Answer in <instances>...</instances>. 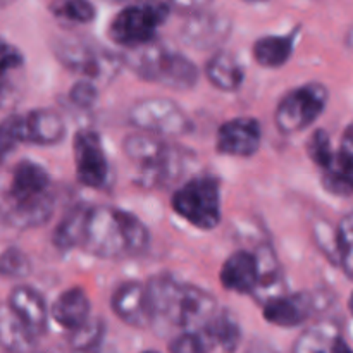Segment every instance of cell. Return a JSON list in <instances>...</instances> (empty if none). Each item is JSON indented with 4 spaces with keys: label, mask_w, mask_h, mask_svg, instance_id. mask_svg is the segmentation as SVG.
<instances>
[{
    "label": "cell",
    "mask_w": 353,
    "mask_h": 353,
    "mask_svg": "<svg viewBox=\"0 0 353 353\" xmlns=\"http://www.w3.org/2000/svg\"><path fill=\"white\" fill-rule=\"evenodd\" d=\"M54 209L52 178L47 169L33 161L17 162L0 193V219L16 230H33L47 224Z\"/></svg>",
    "instance_id": "1"
},
{
    "label": "cell",
    "mask_w": 353,
    "mask_h": 353,
    "mask_svg": "<svg viewBox=\"0 0 353 353\" xmlns=\"http://www.w3.org/2000/svg\"><path fill=\"white\" fill-rule=\"evenodd\" d=\"M150 247V231L130 210L112 205H90L81 248L97 259L137 257Z\"/></svg>",
    "instance_id": "2"
},
{
    "label": "cell",
    "mask_w": 353,
    "mask_h": 353,
    "mask_svg": "<svg viewBox=\"0 0 353 353\" xmlns=\"http://www.w3.org/2000/svg\"><path fill=\"white\" fill-rule=\"evenodd\" d=\"M121 59L124 68L130 69L141 81L169 90H192L200 79V69L192 59L181 52L171 50L157 40L143 47L124 50Z\"/></svg>",
    "instance_id": "3"
},
{
    "label": "cell",
    "mask_w": 353,
    "mask_h": 353,
    "mask_svg": "<svg viewBox=\"0 0 353 353\" xmlns=\"http://www.w3.org/2000/svg\"><path fill=\"white\" fill-rule=\"evenodd\" d=\"M123 152L138 168L137 183L143 188H164L179 178L183 155L165 138L134 131L123 140Z\"/></svg>",
    "instance_id": "4"
},
{
    "label": "cell",
    "mask_w": 353,
    "mask_h": 353,
    "mask_svg": "<svg viewBox=\"0 0 353 353\" xmlns=\"http://www.w3.org/2000/svg\"><path fill=\"white\" fill-rule=\"evenodd\" d=\"M171 10L169 3L162 0H140L130 3L112 17L107 34L124 50L143 47L157 40L159 30L169 19Z\"/></svg>",
    "instance_id": "5"
},
{
    "label": "cell",
    "mask_w": 353,
    "mask_h": 353,
    "mask_svg": "<svg viewBox=\"0 0 353 353\" xmlns=\"http://www.w3.org/2000/svg\"><path fill=\"white\" fill-rule=\"evenodd\" d=\"M171 207L183 221L200 231L216 230L223 219L221 181L212 174L195 176L174 190Z\"/></svg>",
    "instance_id": "6"
},
{
    "label": "cell",
    "mask_w": 353,
    "mask_h": 353,
    "mask_svg": "<svg viewBox=\"0 0 353 353\" xmlns=\"http://www.w3.org/2000/svg\"><path fill=\"white\" fill-rule=\"evenodd\" d=\"M52 50L62 68L74 72L79 78L92 79L97 85L114 79L124 68L121 55L79 38L57 40L52 45Z\"/></svg>",
    "instance_id": "7"
},
{
    "label": "cell",
    "mask_w": 353,
    "mask_h": 353,
    "mask_svg": "<svg viewBox=\"0 0 353 353\" xmlns=\"http://www.w3.org/2000/svg\"><path fill=\"white\" fill-rule=\"evenodd\" d=\"M330 90L319 81H309L283 95L274 110L276 130L285 137L309 130L326 110Z\"/></svg>",
    "instance_id": "8"
},
{
    "label": "cell",
    "mask_w": 353,
    "mask_h": 353,
    "mask_svg": "<svg viewBox=\"0 0 353 353\" xmlns=\"http://www.w3.org/2000/svg\"><path fill=\"white\" fill-rule=\"evenodd\" d=\"M128 123L137 131L161 138L186 137L193 131V121L176 100L169 97H145L128 110Z\"/></svg>",
    "instance_id": "9"
},
{
    "label": "cell",
    "mask_w": 353,
    "mask_h": 353,
    "mask_svg": "<svg viewBox=\"0 0 353 353\" xmlns=\"http://www.w3.org/2000/svg\"><path fill=\"white\" fill-rule=\"evenodd\" d=\"M76 179L90 190H105L110 183V162L103 148L102 138L95 130L76 131L72 138Z\"/></svg>",
    "instance_id": "10"
},
{
    "label": "cell",
    "mask_w": 353,
    "mask_h": 353,
    "mask_svg": "<svg viewBox=\"0 0 353 353\" xmlns=\"http://www.w3.org/2000/svg\"><path fill=\"white\" fill-rule=\"evenodd\" d=\"M185 283L169 272H157L145 283L150 327L159 336L178 331L179 302Z\"/></svg>",
    "instance_id": "11"
},
{
    "label": "cell",
    "mask_w": 353,
    "mask_h": 353,
    "mask_svg": "<svg viewBox=\"0 0 353 353\" xmlns=\"http://www.w3.org/2000/svg\"><path fill=\"white\" fill-rule=\"evenodd\" d=\"M262 145V124L255 117L224 121L216 133V152L226 157H254Z\"/></svg>",
    "instance_id": "12"
},
{
    "label": "cell",
    "mask_w": 353,
    "mask_h": 353,
    "mask_svg": "<svg viewBox=\"0 0 353 353\" xmlns=\"http://www.w3.org/2000/svg\"><path fill=\"white\" fill-rule=\"evenodd\" d=\"M233 23L228 16L212 10L190 14L181 28V41L195 50H216L230 38Z\"/></svg>",
    "instance_id": "13"
},
{
    "label": "cell",
    "mask_w": 353,
    "mask_h": 353,
    "mask_svg": "<svg viewBox=\"0 0 353 353\" xmlns=\"http://www.w3.org/2000/svg\"><path fill=\"white\" fill-rule=\"evenodd\" d=\"M321 296L312 292L283 293L262 305V314L269 324L278 327H299L321 309Z\"/></svg>",
    "instance_id": "14"
},
{
    "label": "cell",
    "mask_w": 353,
    "mask_h": 353,
    "mask_svg": "<svg viewBox=\"0 0 353 353\" xmlns=\"http://www.w3.org/2000/svg\"><path fill=\"white\" fill-rule=\"evenodd\" d=\"M110 309L114 316L126 326L134 330L150 327L145 283L133 281V279L121 283L110 296Z\"/></svg>",
    "instance_id": "15"
},
{
    "label": "cell",
    "mask_w": 353,
    "mask_h": 353,
    "mask_svg": "<svg viewBox=\"0 0 353 353\" xmlns=\"http://www.w3.org/2000/svg\"><path fill=\"white\" fill-rule=\"evenodd\" d=\"M7 307L34 338L45 333L50 319V307L40 292L28 285L14 286L9 293Z\"/></svg>",
    "instance_id": "16"
},
{
    "label": "cell",
    "mask_w": 353,
    "mask_h": 353,
    "mask_svg": "<svg viewBox=\"0 0 353 353\" xmlns=\"http://www.w3.org/2000/svg\"><path fill=\"white\" fill-rule=\"evenodd\" d=\"M254 254L259 264V283L250 296L259 305H264L269 300L288 292V285L281 262L271 243H261Z\"/></svg>",
    "instance_id": "17"
},
{
    "label": "cell",
    "mask_w": 353,
    "mask_h": 353,
    "mask_svg": "<svg viewBox=\"0 0 353 353\" xmlns=\"http://www.w3.org/2000/svg\"><path fill=\"white\" fill-rule=\"evenodd\" d=\"M219 312V303L216 296L196 285L185 283L179 302L178 333L186 330L205 327Z\"/></svg>",
    "instance_id": "18"
},
{
    "label": "cell",
    "mask_w": 353,
    "mask_h": 353,
    "mask_svg": "<svg viewBox=\"0 0 353 353\" xmlns=\"http://www.w3.org/2000/svg\"><path fill=\"white\" fill-rule=\"evenodd\" d=\"M24 145L38 147H55L65 138V121L57 110L50 107H40L23 114Z\"/></svg>",
    "instance_id": "19"
},
{
    "label": "cell",
    "mask_w": 353,
    "mask_h": 353,
    "mask_svg": "<svg viewBox=\"0 0 353 353\" xmlns=\"http://www.w3.org/2000/svg\"><path fill=\"white\" fill-rule=\"evenodd\" d=\"M219 281L228 292L252 295L259 283V264L254 252H233L221 265Z\"/></svg>",
    "instance_id": "20"
},
{
    "label": "cell",
    "mask_w": 353,
    "mask_h": 353,
    "mask_svg": "<svg viewBox=\"0 0 353 353\" xmlns=\"http://www.w3.org/2000/svg\"><path fill=\"white\" fill-rule=\"evenodd\" d=\"M50 317L57 326L68 331L83 326L92 317V303L85 290L79 286L64 290L52 303Z\"/></svg>",
    "instance_id": "21"
},
{
    "label": "cell",
    "mask_w": 353,
    "mask_h": 353,
    "mask_svg": "<svg viewBox=\"0 0 353 353\" xmlns=\"http://www.w3.org/2000/svg\"><path fill=\"white\" fill-rule=\"evenodd\" d=\"M203 76L219 92L234 93L243 86L245 68L231 52L216 50L203 65Z\"/></svg>",
    "instance_id": "22"
},
{
    "label": "cell",
    "mask_w": 353,
    "mask_h": 353,
    "mask_svg": "<svg viewBox=\"0 0 353 353\" xmlns=\"http://www.w3.org/2000/svg\"><path fill=\"white\" fill-rule=\"evenodd\" d=\"M300 28L281 34H265L252 45V57L261 68L279 69L292 59L299 40Z\"/></svg>",
    "instance_id": "23"
},
{
    "label": "cell",
    "mask_w": 353,
    "mask_h": 353,
    "mask_svg": "<svg viewBox=\"0 0 353 353\" xmlns=\"http://www.w3.org/2000/svg\"><path fill=\"white\" fill-rule=\"evenodd\" d=\"M293 353H353L336 324L317 323L307 327L293 345Z\"/></svg>",
    "instance_id": "24"
},
{
    "label": "cell",
    "mask_w": 353,
    "mask_h": 353,
    "mask_svg": "<svg viewBox=\"0 0 353 353\" xmlns=\"http://www.w3.org/2000/svg\"><path fill=\"white\" fill-rule=\"evenodd\" d=\"M90 205H74L64 214L52 233V243L57 250L71 252L74 248H81L83 233H85L86 214Z\"/></svg>",
    "instance_id": "25"
},
{
    "label": "cell",
    "mask_w": 353,
    "mask_h": 353,
    "mask_svg": "<svg viewBox=\"0 0 353 353\" xmlns=\"http://www.w3.org/2000/svg\"><path fill=\"white\" fill-rule=\"evenodd\" d=\"M323 185L334 195H353V155L336 148L333 161L323 171Z\"/></svg>",
    "instance_id": "26"
},
{
    "label": "cell",
    "mask_w": 353,
    "mask_h": 353,
    "mask_svg": "<svg viewBox=\"0 0 353 353\" xmlns=\"http://www.w3.org/2000/svg\"><path fill=\"white\" fill-rule=\"evenodd\" d=\"M34 336L7 305H0V345L10 353H30Z\"/></svg>",
    "instance_id": "27"
},
{
    "label": "cell",
    "mask_w": 353,
    "mask_h": 353,
    "mask_svg": "<svg viewBox=\"0 0 353 353\" xmlns=\"http://www.w3.org/2000/svg\"><path fill=\"white\" fill-rule=\"evenodd\" d=\"M216 345L224 353H234L241 345V327L233 312L228 309H219L212 321L209 323Z\"/></svg>",
    "instance_id": "28"
},
{
    "label": "cell",
    "mask_w": 353,
    "mask_h": 353,
    "mask_svg": "<svg viewBox=\"0 0 353 353\" xmlns=\"http://www.w3.org/2000/svg\"><path fill=\"white\" fill-rule=\"evenodd\" d=\"M217 348L209 324L200 330L179 331L169 341V353H212Z\"/></svg>",
    "instance_id": "29"
},
{
    "label": "cell",
    "mask_w": 353,
    "mask_h": 353,
    "mask_svg": "<svg viewBox=\"0 0 353 353\" xmlns=\"http://www.w3.org/2000/svg\"><path fill=\"white\" fill-rule=\"evenodd\" d=\"M50 12L59 19L72 24H88L95 21L97 7L90 0H55Z\"/></svg>",
    "instance_id": "30"
},
{
    "label": "cell",
    "mask_w": 353,
    "mask_h": 353,
    "mask_svg": "<svg viewBox=\"0 0 353 353\" xmlns=\"http://www.w3.org/2000/svg\"><path fill=\"white\" fill-rule=\"evenodd\" d=\"M105 334V324L100 317H90L83 326L78 330L71 331V338H69V345L74 352L78 353H88L97 350L100 347Z\"/></svg>",
    "instance_id": "31"
},
{
    "label": "cell",
    "mask_w": 353,
    "mask_h": 353,
    "mask_svg": "<svg viewBox=\"0 0 353 353\" xmlns=\"http://www.w3.org/2000/svg\"><path fill=\"white\" fill-rule=\"evenodd\" d=\"M19 145H24L23 114H10L0 121V164H3Z\"/></svg>",
    "instance_id": "32"
},
{
    "label": "cell",
    "mask_w": 353,
    "mask_h": 353,
    "mask_svg": "<svg viewBox=\"0 0 353 353\" xmlns=\"http://www.w3.org/2000/svg\"><path fill=\"white\" fill-rule=\"evenodd\" d=\"M31 269L30 257L21 248L9 247L0 254V278L19 281L31 274Z\"/></svg>",
    "instance_id": "33"
},
{
    "label": "cell",
    "mask_w": 353,
    "mask_h": 353,
    "mask_svg": "<svg viewBox=\"0 0 353 353\" xmlns=\"http://www.w3.org/2000/svg\"><path fill=\"white\" fill-rule=\"evenodd\" d=\"M338 250H340V264L345 274L353 279V212L341 217L336 226Z\"/></svg>",
    "instance_id": "34"
},
{
    "label": "cell",
    "mask_w": 353,
    "mask_h": 353,
    "mask_svg": "<svg viewBox=\"0 0 353 353\" xmlns=\"http://www.w3.org/2000/svg\"><path fill=\"white\" fill-rule=\"evenodd\" d=\"M314 241H316L317 248L324 254V257L331 262V264H340V250H338V234L336 226H333L327 221L321 219L314 224Z\"/></svg>",
    "instance_id": "35"
},
{
    "label": "cell",
    "mask_w": 353,
    "mask_h": 353,
    "mask_svg": "<svg viewBox=\"0 0 353 353\" xmlns=\"http://www.w3.org/2000/svg\"><path fill=\"white\" fill-rule=\"evenodd\" d=\"M307 155H309L310 161L324 171L327 165L331 164L334 155L333 143H331L330 134L324 130H316L312 134H310L309 141H307Z\"/></svg>",
    "instance_id": "36"
},
{
    "label": "cell",
    "mask_w": 353,
    "mask_h": 353,
    "mask_svg": "<svg viewBox=\"0 0 353 353\" xmlns=\"http://www.w3.org/2000/svg\"><path fill=\"white\" fill-rule=\"evenodd\" d=\"M99 85L92 79L79 78L74 85L71 86L68 93V99L76 109L79 110H90L97 105L99 102Z\"/></svg>",
    "instance_id": "37"
},
{
    "label": "cell",
    "mask_w": 353,
    "mask_h": 353,
    "mask_svg": "<svg viewBox=\"0 0 353 353\" xmlns=\"http://www.w3.org/2000/svg\"><path fill=\"white\" fill-rule=\"evenodd\" d=\"M24 62V55L16 45L0 38V79L6 78L10 71L19 69Z\"/></svg>",
    "instance_id": "38"
},
{
    "label": "cell",
    "mask_w": 353,
    "mask_h": 353,
    "mask_svg": "<svg viewBox=\"0 0 353 353\" xmlns=\"http://www.w3.org/2000/svg\"><path fill=\"white\" fill-rule=\"evenodd\" d=\"M214 0H168L169 7L183 14H196L207 10L212 6Z\"/></svg>",
    "instance_id": "39"
},
{
    "label": "cell",
    "mask_w": 353,
    "mask_h": 353,
    "mask_svg": "<svg viewBox=\"0 0 353 353\" xmlns=\"http://www.w3.org/2000/svg\"><path fill=\"white\" fill-rule=\"evenodd\" d=\"M340 148H343L345 152L353 155V121L345 128L343 131V137H341V145Z\"/></svg>",
    "instance_id": "40"
},
{
    "label": "cell",
    "mask_w": 353,
    "mask_h": 353,
    "mask_svg": "<svg viewBox=\"0 0 353 353\" xmlns=\"http://www.w3.org/2000/svg\"><path fill=\"white\" fill-rule=\"evenodd\" d=\"M245 353H278L272 347H269L268 343H262V341H254L250 347L247 348Z\"/></svg>",
    "instance_id": "41"
},
{
    "label": "cell",
    "mask_w": 353,
    "mask_h": 353,
    "mask_svg": "<svg viewBox=\"0 0 353 353\" xmlns=\"http://www.w3.org/2000/svg\"><path fill=\"white\" fill-rule=\"evenodd\" d=\"M348 309H350V314L353 316V292L350 295V300H348Z\"/></svg>",
    "instance_id": "42"
},
{
    "label": "cell",
    "mask_w": 353,
    "mask_h": 353,
    "mask_svg": "<svg viewBox=\"0 0 353 353\" xmlns=\"http://www.w3.org/2000/svg\"><path fill=\"white\" fill-rule=\"evenodd\" d=\"M348 43H350L352 47H353V28H352L350 33H348Z\"/></svg>",
    "instance_id": "43"
},
{
    "label": "cell",
    "mask_w": 353,
    "mask_h": 353,
    "mask_svg": "<svg viewBox=\"0 0 353 353\" xmlns=\"http://www.w3.org/2000/svg\"><path fill=\"white\" fill-rule=\"evenodd\" d=\"M245 2H252V3H262V2H269V0H245Z\"/></svg>",
    "instance_id": "44"
},
{
    "label": "cell",
    "mask_w": 353,
    "mask_h": 353,
    "mask_svg": "<svg viewBox=\"0 0 353 353\" xmlns=\"http://www.w3.org/2000/svg\"><path fill=\"white\" fill-rule=\"evenodd\" d=\"M12 2V0H0V6H6V3Z\"/></svg>",
    "instance_id": "45"
},
{
    "label": "cell",
    "mask_w": 353,
    "mask_h": 353,
    "mask_svg": "<svg viewBox=\"0 0 353 353\" xmlns=\"http://www.w3.org/2000/svg\"><path fill=\"white\" fill-rule=\"evenodd\" d=\"M110 2H126V0H110ZM162 2H168V0H162Z\"/></svg>",
    "instance_id": "46"
},
{
    "label": "cell",
    "mask_w": 353,
    "mask_h": 353,
    "mask_svg": "<svg viewBox=\"0 0 353 353\" xmlns=\"http://www.w3.org/2000/svg\"><path fill=\"white\" fill-rule=\"evenodd\" d=\"M141 353H161V352H157V350H145V352H141Z\"/></svg>",
    "instance_id": "47"
}]
</instances>
